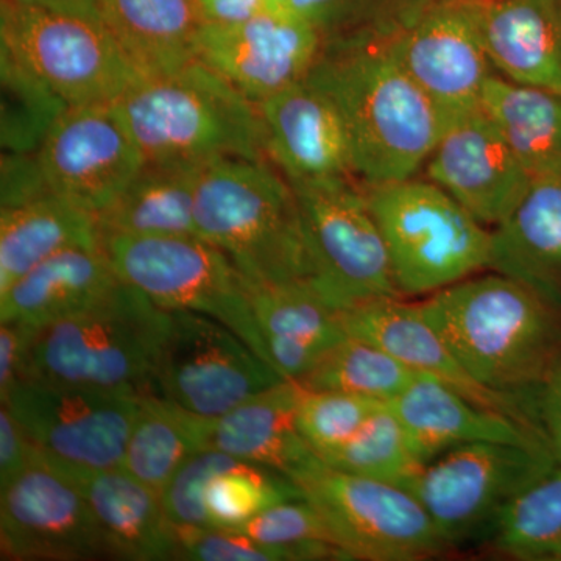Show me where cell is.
I'll list each match as a JSON object with an SVG mask.
<instances>
[{"mask_svg":"<svg viewBox=\"0 0 561 561\" xmlns=\"http://www.w3.org/2000/svg\"><path fill=\"white\" fill-rule=\"evenodd\" d=\"M297 381H279L230 412L206 419L205 449L271 468L290 478L319 459L298 427Z\"/></svg>","mask_w":561,"mask_h":561,"instance_id":"obj_23","label":"cell"},{"mask_svg":"<svg viewBox=\"0 0 561 561\" xmlns=\"http://www.w3.org/2000/svg\"><path fill=\"white\" fill-rule=\"evenodd\" d=\"M323 35L294 10H267L238 24H205L198 61L260 103L305 80Z\"/></svg>","mask_w":561,"mask_h":561,"instance_id":"obj_17","label":"cell"},{"mask_svg":"<svg viewBox=\"0 0 561 561\" xmlns=\"http://www.w3.org/2000/svg\"><path fill=\"white\" fill-rule=\"evenodd\" d=\"M489 271L519 280L561 311V180H535L491 228Z\"/></svg>","mask_w":561,"mask_h":561,"instance_id":"obj_25","label":"cell"},{"mask_svg":"<svg viewBox=\"0 0 561 561\" xmlns=\"http://www.w3.org/2000/svg\"><path fill=\"white\" fill-rule=\"evenodd\" d=\"M553 465L551 451L540 446L471 443L421 465L402 486L451 549L482 542L504 508Z\"/></svg>","mask_w":561,"mask_h":561,"instance_id":"obj_10","label":"cell"},{"mask_svg":"<svg viewBox=\"0 0 561 561\" xmlns=\"http://www.w3.org/2000/svg\"><path fill=\"white\" fill-rule=\"evenodd\" d=\"M424 169L490 228L511 216L535 181L482 106L446 124Z\"/></svg>","mask_w":561,"mask_h":561,"instance_id":"obj_18","label":"cell"},{"mask_svg":"<svg viewBox=\"0 0 561 561\" xmlns=\"http://www.w3.org/2000/svg\"><path fill=\"white\" fill-rule=\"evenodd\" d=\"M113 105L146 164L268 158L257 103L201 61L175 72L140 77Z\"/></svg>","mask_w":561,"mask_h":561,"instance_id":"obj_3","label":"cell"},{"mask_svg":"<svg viewBox=\"0 0 561 561\" xmlns=\"http://www.w3.org/2000/svg\"><path fill=\"white\" fill-rule=\"evenodd\" d=\"M139 394L21 379L9 405L47 459L76 470L121 468L140 408Z\"/></svg>","mask_w":561,"mask_h":561,"instance_id":"obj_12","label":"cell"},{"mask_svg":"<svg viewBox=\"0 0 561 561\" xmlns=\"http://www.w3.org/2000/svg\"><path fill=\"white\" fill-rule=\"evenodd\" d=\"M169 324L171 311L121 279L90 308L36 331L24 378L154 394Z\"/></svg>","mask_w":561,"mask_h":561,"instance_id":"obj_5","label":"cell"},{"mask_svg":"<svg viewBox=\"0 0 561 561\" xmlns=\"http://www.w3.org/2000/svg\"><path fill=\"white\" fill-rule=\"evenodd\" d=\"M206 24H238L257 16L262 11L276 10L267 0H197Z\"/></svg>","mask_w":561,"mask_h":561,"instance_id":"obj_47","label":"cell"},{"mask_svg":"<svg viewBox=\"0 0 561 561\" xmlns=\"http://www.w3.org/2000/svg\"><path fill=\"white\" fill-rule=\"evenodd\" d=\"M383 404L387 402L301 387L298 427L313 453L321 457L348 442Z\"/></svg>","mask_w":561,"mask_h":561,"instance_id":"obj_40","label":"cell"},{"mask_svg":"<svg viewBox=\"0 0 561 561\" xmlns=\"http://www.w3.org/2000/svg\"><path fill=\"white\" fill-rule=\"evenodd\" d=\"M102 249L117 276L160 308L219 321L271 365L251 283L219 247L198 236H108Z\"/></svg>","mask_w":561,"mask_h":561,"instance_id":"obj_7","label":"cell"},{"mask_svg":"<svg viewBox=\"0 0 561 561\" xmlns=\"http://www.w3.org/2000/svg\"><path fill=\"white\" fill-rule=\"evenodd\" d=\"M387 46L445 116L482 106L493 66L479 27L476 0H438Z\"/></svg>","mask_w":561,"mask_h":561,"instance_id":"obj_16","label":"cell"},{"mask_svg":"<svg viewBox=\"0 0 561 561\" xmlns=\"http://www.w3.org/2000/svg\"><path fill=\"white\" fill-rule=\"evenodd\" d=\"M51 463L68 474L90 502L101 524L111 559L175 560L179 545L176 526L165 513L157 490L122 468L84 471L62 467L55 461Z\"/></svg>","mask_w":561,"mask_h":561,"instance_id":"obj_22","label":"cell"},{"mask_svg":"<svg viewBox=\"0 0 561 561\" xmlns=\"http://www.w3.org/2000/svg\"><path fill=\"white\" fill-rule=\"evenodd\" d=\"M313 262L312 286L334 306L401 298L365 190L351 179L290 183Z\"/></svg>","mask_w":561,"mask_h":561,"instance_id":"obj_11","label":"cell"},{"mask_svg":"<svg viewBox=\"0 0 561 561\" xmlns=\"http://www.w3.org/2000/svg\"><path fill=\"white\" fill-rule=\"evenodd\" d=\"M524 404L540 430L553 460L561 467V357L524 397Z\"/></svg>","mask_w":561,"mask_h":561,"instance_id":"obj_43","label":"cell"},{"mask_svg":"<svg viewBox=\"0 0 561 561\" xmlns=\"http://www.w3.org/2000/svg\"><path fill=\"white\" fill-rule=\"evenodd\" d=\"M0 551L16 561L111 559L90 502L38 448L0 494Z\"/></svg>","mask_w":561,"mask_h":561,"instance_id":"obj_14","label":"cell"},{"mask_svg":"<svg viewBox=\"0 0 561 561\" xmlns=\"http://www.w3.org/2000/svg\"><path fill=\"white\" fill-rule=\"evenodd\" d=\"M482 545L505 559L561 561L560 465H553L504 508Z\"/></svg>","mask_w":561,"mask_h":561,"instance_id":"obj_32","label":"cell"},{"mask_svg":"<svg viewBox=\"0 0 561 561\" xmlns=\"http://www.w3.org/2000/svg\"><path fill=\"white\" fill-rule=\"evenodd\" d=\"M494 72L561 94V0H476Z\"/></svg>","mask_w":561,"mask_h":561,"instance_id":"obj_24","label":"cell"},{"mask_svg":"<svg viewBox=\"0 0 561 561\" xmlns=\"http://www.w3.org/2000/svg\"><path fill=\"white\" fill-rule=\"evenodd\" d=\"M419 371L412 370L375 343L346 334L324 351L301 387L317 391H337L390 402L408 389Z\"/></svg>","mask_w":561,"mask_h":561,"instance_id":"obj_33","label":"cell"},{"mask_svg":"<svg viewBox=\"0 0 561 561\" xmlns=\"http://www.w3.org/2000/svg\"><path fill=\"white\" fill-rule=\"evenodd\" d=\"M35 328L24 323H2L0 327V400L9 398L13 387L24 378Z\"/></svg>","mask_w":561,"mask_h":561,"instance_id":"obj_45","label":"cell"},{"mask_svg":"<svg viewBox=\"0 0 561 561\" xmlns=\"http://www.w3.org/2000/svg\"><path fill=\"white\" fill-rule=\"evenodd\" d=\"M309 79L337 103L364 187L416 176L446 119L387 43L324 41Z\"/></svg>","mask_w":561,"mask_h":561,"instance_id":"obj_1","label":"cell"},{"mask_svg":"<svg viewBox=\"0 0 561 561\" xmlns=\"http://www.w3.org/2000/svg\"><path fill=\"white\" fill-rule=\"evenodd\" d=\"M49 192L41 171L38 151H28V153L3 151L2 208L35 201Z\"/></svg>","mask_w":561,"mask_h":561,"instance_id":"obj_44","label":"cell"},{"mask_svg":"<svg viewBox=\"0 0 561 561\" xmlns=\"http://www.w3.org/2000/svg\"><path fill=\"white\" fill-rule=\"evenodd\" d=\"M239 461L214 449L192 454L161 491L162 505L171 522L176 527H210L205 507L206 486Z\"/></svg>","mask_w":561,"mask_h":561,"instance_id":"obj_41","label":"cell"},{"mask_svg":"<svg viewBox=\"0 0 561 561\" xmlns=\"http://www.w3.org/2000/svg\"><path fill=\"white\" fill-rule=\"evenodd\" d=\"M320 459L337 470L401 486L421 467L404 426L389 402L373 413L348 442Z\"/></svg>","mask_w":561,"mask_h":561,"instance_id":"obj_36","label":"cell"},{"mask_svg":"<svg viewBox=\"0 0 561 561\" xmlns=\"http://www.w3.org/2000/svg\"><path fill=\"white\" fill-rule=\"evenodd\" d=\"M415 305L472 378L497 393L524 402L561 357L560 309L502 273L471 276Z\"/></svg>","mask_w":561,"mask_h":561,"instance_id":"obj_2","label":"cell"},{"mask_svg":"<svg viewBox=\"0 0 561 561\" xmlns=\"http://www.w3.org/2000/svg\"><path fill=\"white\" fill-rule=\"evenodd\" d=\"M194 217L198 238L225 251L251 286L313 283L297 195L267 162L221 158L203 165Z\"/></svg>","mask_w":561,"mask_h":561,"instance_id":"obj_4","label":"cell"},{"mask_svg":"<svg viewBox=\"0 0 561 561\" xmlns=\"http://www.w3.org/2000/svg\"><path fill=\"white\" fill-rule=\"evenodd\" d=\"M36 446L9 405L0 409V489L9 485L31 463Z\"/></svg>","mask_w":561,"mask_h":561,"instance_id":"obj_46","label":"cell"},{"mask_svg":"<svg viewBox=\"0 0 561 561\" xmlns=\"http://www.w3.org/2000/svg\"><path fill=\"white\" fill-rule=\"evenodd\" d=\"M302 500L286 476L250 461H239L220 472L205 490L210 527L236 529L280 502Z\"/></svg>","mask_w":561,"mask_h":561,"instance_id":"obj_37","label":"cell"},{"mask_svg":"<svg viewBox=\"0 0 561 561\" xmlns=\"http://www.w3.org/2000/svg\"><path fill=\"white\" fill-rule=\"evenodd\" d=\"M283 378L225 324L171 311L154 368V394L205 419H217Z\"/></svg>","mask_w":561,"mask_h":561,"instance_id":"obj_13","label":"cell"},{"mask_svg":"<svg viewBox=\"0 0 561 561\" xmlns=\"http://www.w3.org/2000/svg\"><path fill=\"white\" fill-rule=\"evenodd\" d=\"M202 165L146 164L108 208L98 214L108 236H198L194 206Z\"/></svg>","mask_w":561,"mask_h":561,"instance_id":"obj_29","label":"cell"},{"mask_svg":"<svg viewBox=\"0 0 561 561\" xmlns=\"http://www.w3.org/2000/svg\"><path fill=\"white\" fill-rule=\"evenodd\" d=\"M438 0H291L324 41L387 43Z\"/></svg>","mask_w":561,"mask_h":561,"instance_id":"obj_35","label":"cell"},{"mask_svg":"<svg viewBox=\"0 0 561 561\" xmlns=\"http://www.w3.org/2000/svg\"><path fill=\"white\" fill-rule=\"evenodd\" d=\"M257 108L267 157L289 183L356 176L345 119L319 83L306 77Z\"/></svg>","mask_w":561,"mask_h":561,"instance_id":"obj_19","label":"cell"},{"mask_svg":"<svg viewBox=\"0 0 561 561\" xmlns=\"http://www.w3.org/2000/svg\"><path fill=\"white\" fill-rule=\"evenodd\" d=\"M0 46L66 105L113 103L140 79L101 20L2 0Z\"/></svg>","mask_w":561,"mask_h":561,"instance_id":"obj_9","label":"cell"},{"mask_svg":"<svg viewBox=\"0 0 561 561\" xmlns=\"http://www.w3.org/2000/svg\"><path fill=\"white\" fill-rule=\"evenodd\" d=\"M102 247L98 216L49 192L0 216V295L41 262L69 249Z\"/></svg>","mask_w":561,"mask_h":561,"instance_id":"obj_28","label":"cell"},{"mask_svg":"<svg viewBox=\"0 0 561 561\" xmlns=\"http://www.w3.org/2000/svg\"><path fill=\"white\" fill-rule=\"evenodd\" d=\"M482 108L534 180H561V94L494 73Z\"/></svg>","mask_w":561,"mask_h":561,"instance_id":"obj_30","label":"cell"},{"mask_svg":"<svg viewBox=\"0 0 561 561\" xmlns=\"http://www.w3.org/2000/svg\"><path fill=\"white\" fill-rule=\"evenodd\" d=\"M99 16L140 77L198 61L206 22L197 0H99Z\"/></svg>","mask_w":561,"mask_h":561,"instance_id":"obj_26","label":"cell"},{"mask_svg":"<svg viewBox=\"0 0 561 561\" xmlns=\"http://www.w3.org/2000/svg\"><path fill=\"white\" fill-rule=\"evenodd\" d=\"M119 283L102 247L65 250L41 262L0 295V319L39 330L90 308Z\"/></svg>","mask_w":561,"mask_h":561,"instance_id":"obj_27","label":"cell"},{"mask_svg":"<svg viewBox=\"0 0 561 561\" xmlns=\"http://www.w3.org/2000/svg\"><path fill=\"white\" fill-rule=\"evenodd\" d=\"M175 560L298 561L297 553L220 527H176Z\"/></svg>","mask_w":561,"mask_h":561,"instance_id":"obj_42","label":"cell"},{"mask_svg":"<svg viewBox=\"0 0 561 561\" xmlns=\"http://www.w3.org/2000/svg\"><path fill=\"white\" fill-rule=\"evenodd\" d=\"M251 305L264 342L294 339L327 351L346 337L341 311L311 283L251 286Z\"/></svg>","mask_w":561,"mask_h":561,"instance_id":"obj_34","label":"cell"},{"mask_svg":"<svg viewBox=\"0 0 561 561\" xmlns=\"http://www.w3.org/2000/svg\"><path fill=\"white\" fill-rule=\"evenodd\" d=\"M267 2H268V5L272 7V9L286 10V9H290L291 0H267Z\"/></svg>","mask_w":561,"mask_h":561,"instance_id":"obj_49","label":"cell"},{"mask_svg":"<svg viewBox=\"0 0 561 561\" xmlns=\"http://www.w3.org/2000/svg\"><path fill=\"white\" fill-rule=\"evenodd\" d=\"M38 160L50 192L95 216L146 165L113 103L66 106L41 144Z\"/></svg>","mask_w":561,"mask_h":561,"instance_id":"obj_15","label":"cell"},{"mask_svg":"<svg viewBox=\"0 0 561 561\" xmlns=\"http://www.w3.org/2000/svg\"><path fill=\"white\" fill-rule=\"evenodd\" d=\"M205 423L160 394H144L122 470L161 494L192 454L205 451Z\"/></svg>","mask_w":561,"mask_h":561,"instance_id":"obj_31","label":"cell"},{"mask_svg":"<svg viewBox=\"0 0 561 561\" xmlns=\"http://www.w3.org/2000/svg\"><path fill=\"white\" fill-rule=\"evenodd\" d=\"M341 321L346 334L375 343L412 370L448 383L483 408L537 427L522 400L486 389L472 378L438 332L421 316L415 302L412 305L402 298L359 302L342 309Z\"/></svg>","mask_w":561,"mask_h":561,"instance_id":"obj_20","label":"cell"},{"mask_svg":"<svg viewBox=\"0 0 561 561\" xmlns=\"http://www.w3.org/2000/svg\"><path fill=\"white\" fill-rule=\"evenodd\" d=\"M289 479L346 560L419 561L449 551L430 513L404 486L337 470L320 457Z\"/></svg>","mask_w":561,"mask_h":561,"instance_id":"obj_8","label":"cell"},{"mask_svg":"<svg viewBox=\"0 0 561 561\" xmlns=\"http://www.w3.org/2000/svg\"><path fill=\"white\" fill-rule=\"evenodd\" d=\"M232 530L264 545L290 549L298 561L346 560L320 513L306 500L280 502Z\"/></svg>","mask_w":561,"mask_h":561,"instance_id":"obj_39","label":"cell"},{"mask_svg":"<svg viewBox=\"0 0 561 561\" xmlns=\"http://www.w3.org/2000/svg\"><path fill=\"white\" fill-rule=\"evenodd\" d=\"M364 190L401 298H426L489 271L491 228L438 184L412 176Z\"/></svg>","mask_w":561,"mask_h":561,"instance_id":"obj_6","label":"cell"},{"mask_svg":"<svg viewBox=\"0 0 561 561\" xmlns=\"http://www.w3.org/2000/svg\"><path fill=\"white\" fill-rule=\"evenodd\" d=\"M0 58L3 151H38L51 124L69 105L7 51Z\"/></svg>","mask_w":561,"mask_h":561,"instance_id":"obj_38","label":"cell"},{"mask_svg":"<svg viewBox=\"0 0 561 561\" xmlns=\"http://www.w3.org/2000/svg\"><path fill=\"white\" fill-rule=\"evenodd\" d=\"M389 404L404 426L412 451L421 465L471 443H513L548 448L537 427L483 408L426 373H419L411 386Z\"/></svg>","mask_w":561,"mask_h":561,"instance_id":"obj_21","label":"cell"},{"mask_svg":"<svg viewBox=\"0 0 561 561\" xmlns=\"http://www.w3.org/2000/svg\"><path fill=\"white\" fill-rule=\"evenodd\" d=\"M10 2L101 20V16H99V0H10Z\"/></svg>","mask_w":561,"mask_h":561,"instance_id":"obj_48","label":"cell"}]
</instances>
